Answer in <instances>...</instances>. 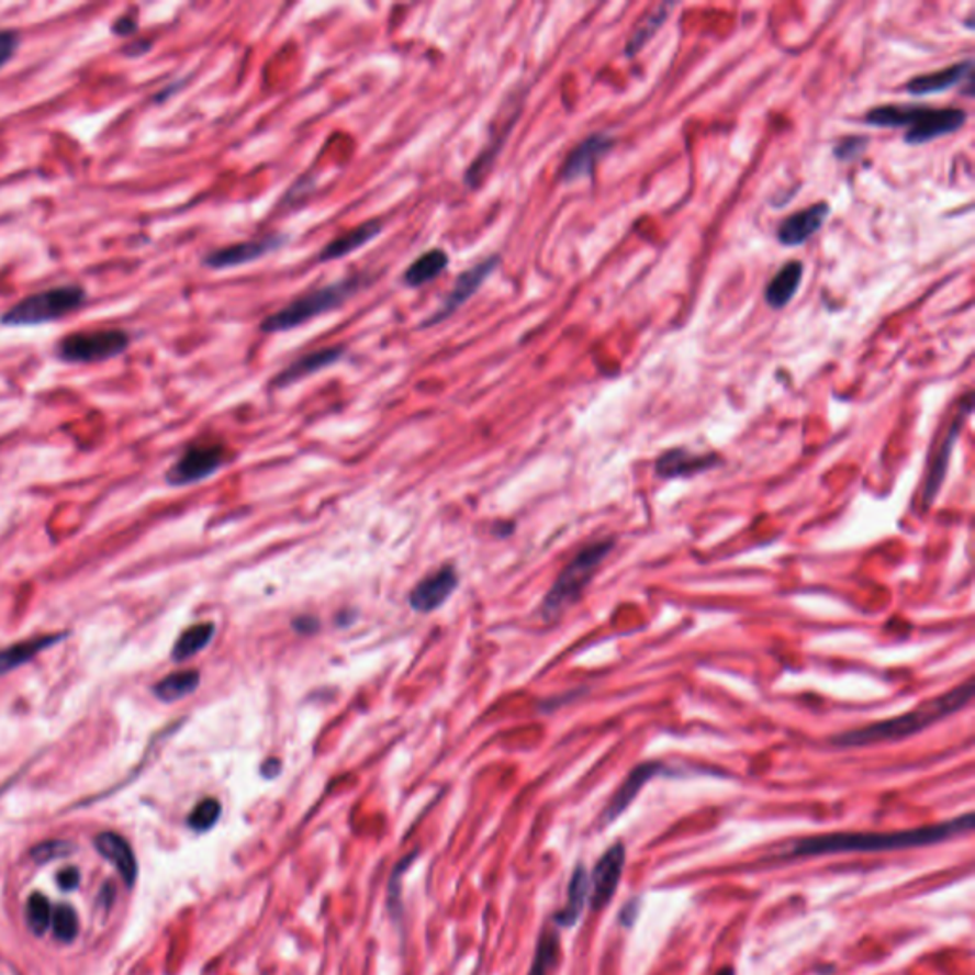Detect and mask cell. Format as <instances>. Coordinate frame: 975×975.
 Returning a JSON list of instances; mask_svg holds the SVG:
<instances>
[{
  "label": "cell",
  "mask_w": 975,
  "mask_h": 975,
  "mask_svg": "<svg viewBox=\"0 0 975 975\" xmlns=\"http://www.w3.org/2000/svg\"><path fill=\"white\" fill-rule=\"evenodd\" d=\"M130 347L124 330L75 332L58 344V357L67 365H96L121 357Z\"/></svg>",
  "instance_id": "obj_7"
},
{
  "label": "cell",
  "mask_w": 975,
  "mask_h": 975,
  "mask_svg": "<svg viewBox=\"0 0 975 975\" xmlns=\"http://www.w3.org/2000/svg\"><path fill=\"white\" fill-rule=\"evenodd\" d=\"M972 69L974 64L972 59L961 61V64L951 65L941 71L930 72V75H920L909 80L905 88L912 96H924V93L945 92L949 88L959 87L962 80L972 79Z\"/></svg>",
  "instance_id": "obj_20"
},
{
  "label": "cell",
  "mask_w": 975,
  "mask_h": 975,
  "mask_svg": "<svg viewBox=\"0 0 975 975\" xmlns=\"http://www.w3.org/2000/svg\"><path fill=\"white\" fill-rule=\"evenodd\" d=\"M295 632H300V635H315L318 631V627H321V621L313 616H302L295 617L294 624Z\"/></svg>",
  "instance_id": "obj_37"
},
{
  "label": "cell",
  "mask_w": 975,
  "mask_h": 975,
  "mask_svg": "<svg viewBox=\"0 0 975 975\" xmlns=\"http://www.w3.org/2000/svg\"><path fill=\"white\" fill-rule=\"evenodd\" d=\"M25 917H27V926L35 935H43L48 926L52 924V907L46 897L41 894H33L25 907Z\"/></svg>",
  "instance_id": "obj_30"
},
{
  "label": "cell",
  "mask_w": 975,
  "mask_h": 975,
  "mask_svg": "<svg viewBox=\"0 0 975 975\" xmlns=\"http://www.w3.org/2000/svg\"><path fill=\"white\" fill-rule=\"evenodd\" d=\"M345 351L341 347H328L321 351L307 352L292 365L284 368L273 380V388L284 389L294 385L298 381L305 380L313 373H318L324 368H330L344 359Z\"/></svg>",
  "instance_id": "obj_18"
},
{
  "label": "cell",
  "mask_w": 975,
  "mask_h": 975,
  "mask_svg": "<svg viewBox=\"0 0 975 975\" xmlns=\"http://www.w3.org/2000/svg\"><path fill=\"white\" fill-rule=\"evenodd\" d=\"M225 453L227 452L222 445L191 446L170 467V471L166 473V482L170 486H187V484L204 481L222 469L225 463Z\"/></svg>",
  "instance_id": "obj_8"
},
{
  "label": "cell",
  "mask_w": 975,
  "mask_h": 975,
  "mask_svg": "<svg viewBox=\"0 0 975 975\" xmlns=\"http://www.w3.org/2000/svg\"><path fill=\"white\" fill-rule=\"evenodd\" d=\"M867 145L868 139L865 136H847L832 147V153H834V158H839L842 162H852L863 155Z\"/></svg>",
  "instance_id": "obj_33"
},
{
  "label": "cell",
  "mask_w": 975,
  "mask_h": 975,
  "mask_svg": "<svg viewBox=\"0 0 975 975\" xmlns=\"http://www.w3.org/2000/svg\"><path fill=\"white\" fill-rule=\"evenodd\" d=\"M365 287V277L352 274L349 279L337 280L328 287L311 290L307 294L300 295L294 302L288 303L287 307L280 309L273 315L266 316L261 323V332L279 334V332L300 328L316 316L326 315V313L341 307L345 302H349L352 295L359 292L360 288Z\"/></svg>",
  "instance_id": "obj_4"
},
{
  "label": "cell",
  "mask_w": 975,
  "mask_h": 975,
  "mask_svg": "<svg viewBox=\"0 0 975 975\" xmlns=\"http://www.w3.org/2000/svg\"><path fill=\"white\" fill-rule=\"evenodd\" d=\"M972 697H974V679H968L959 686H954L953 690H949L946 694L933 697L930 702L918 705L917 709L904 713L899 717L861 726L855 730L842 731L831 739V743L837 747H868L901 741V739L917 736L920 731L928 730L930 726L938 725L943 718L959 713L962 707H966L972 702Z\"/></svg>",
  "instance_id": "obj_2"
},
{
  "label": "cell",
  "mask_w": 975,
  "mask_h": 975,
  "mask_svg": "<svg viewBox=\"0 0 975 975\" xmlns=\"http://www.w3.org/2000/svg\"><path fill=\"white\" fill-rule=\"evenodd\" d=\"M718 975H733V970L725 968V970H722V972H720V974H718Z\"/></svg>",
  "instance_id": "obj_41"
},
{
  "label": "cell",
  "mask_w": 975,
  "mask_h": 975,
  "mask_svg": "<svg viewBox=\"0 0 975 975\" xmlns=\"http://www.w3.org/2000/svg\"><path fill=\"white\" fill-rule=\"evenodd\" d=\"M589 892H591V883H589L587 871L583 865H578L568 886V901L557 915H554V924L559 928H574L580 922L583 909L589 901Z\"/></svg>",
  "instance_id": "obj_23"
},
{
  "label": "cell",
  "mask_w": 975,
  "mask_h": 975,
  "mask_svg": "<svg viewBox=\"0 0 975 975\" xmlns=\"http://www.w3.org/2000/svg\"><path fill=\"white\" fill-rule=\"evenodd\" d=\"M380 233L381 222H378V220L362 223L359 227L344 233L341 237L334 238L330 244H326L324 250L318 254V261L326 264V261H334V259L349 256V254L359 250V248L366 246L373 238L380 237Z\"/></svg>",
  "instance_id": "obj_22"
},
{
  "label": "cell",
  "mask_w": 975,
  "mask_h": 975,
  "mask_svg": "<svg viewBox=\"0 0 975 975\" xmlns=\"http://www.w3.org/2000/svg\"><path fill=\"white\" fill-rule=\"evenodd\" d=\"M18 44H20V35L15 31H0V69L14 58Z\"/></svg>",
  "instance_id": "obj_34"
},
{
  "label": "cell",
  "mask_w": 975,
  "mask_h": 975,
  "mask_svg": "<svg viewBox=\"0 0 975 975\" xmlns=\"http://www.w3.org/2000/svg\"><path fill=\"white\" fill-rule=\"evenodd\" d=\"M459 578L456 568L442 567L435 574L419 581L410 593V606L419 614H429L440 608L452 596L458 587Z\"/></svg>",
  "instance_id": "obj_13"
},
{
  "label": "cell",
  "mask_w": 975,
  "mask_h": 975,
  "mask_svg": "<svg viewBox=\"0 0 975 975\" xmlns=\"http://www.w3.org/2000/svg\"><path fill=\"white\" fill-rule=\"evenodd\" d=\"M215 635V625L212 621L197 624L181 632L172 648V660L178 663L191 660L197 653H201L212 642Z\"/></svg>",
  "instance_id": "obj_27"
},
{
  "label": "cell",
  "mask_w": 975,
  "mask_h": 975,
  "mask_svg": "<svg viewBox=\"0 0 975 975\" xmlns=\"http://www.w3.org/2000/svg\"><path fill=\"white\" fill-rule=\"evenodd\" d=\"M137 18L134 15H121L116 22L111 25V33L116 36L134 35L137 31Z\"/></svg>",
  "instance_id": "obj_35"
},
{
  "label": "cell",
  "mask_w": 975,
  "mask_h": 975,
  "mask_svg": "<svg viewBox=\"0 0 975 975\" xmlns=\"http://www.w3.org/2000/svg\"><path fill=\"white\" fill-rule=\"evenodd\" d=\"M448 266H450V258L446 256L445 250L425 251L406 269L404 282L410 288L425 287V284H429L430 280L445 273Z\"/></svg>",
  "instance_id": "obj_26"
},
{
  "label": "cell",
  "mask_w": 975,
  "mask_h": 975,
  "mask_svg": "<svg viewBox=\"0 0 975 975\" xmlns=\"http://www.w3.org/2000/svg\"><path fill=\"white\" fill-rule=\"evenodd\" d=\"M88 295L80 287H58L44 290L38 294L23 298L0 316L2 326H41L56 323L64 316L71 315L87 303Z\"/></svg>",
  "instance_id": "obj_6"
},
{
  "label": "cell",
  "mask_w": 975,
  "mask_h": 975,
  "mask_svg": "<svg viewBox=\"0 0 975 975\" xmlns=\"http://www.w3.org/2000/svg\"><path fill=\"white\" fill-rule=\"evenodd\" d=\"M663 772H665V766L661 762H645V764L632 767L631 774L625 777V782L617 787L616 793L609 798V803L606 804L603 816H601V823H614L635 803V798L639 796L640 791L645 789L646 783L650 782L655 775L663 774Z\"/></svg>",
  "instance_id": "obj_15"
},
{
  "label": "cell",
  "mask_w": 975,
  "mask_h": 975,
  "mask_svg": "<svg viewBox=\"0 0 975 975\" xmlns=\"http://www.w3.org/2000/svg\"><path fill=\"white\" fill-rule=\"evenodd\" d=\"M829 214H831V206L827 202H816L808 209L798 210L796 214L783 220L782 225L777 227L780 243L783 246H800L823 227Z\"/></svg>",
  "instance_id": "obj_16"
},
{
  "label": "cell",
  "mask_w": 975,
  "mask_h": 975,
  "mask_svg": "<svg viewBox=\"0 0 975 975\" xmlns=\"http://www.w3.org/2000/svg\"><path fill=\"white\" fill-rule=\"evenodd\" d=\"M199 686H201V673L194 669H186V671L168 674L162 681H158L153 686V694L158 702L176 703L194 694Z\"/></svg>",
  "instance_id": "obj_25"
},
{
  "label": "cell",
  "mask_w": 975,
  "mask_h": 975,
  "mask_svg": "<svg viewBox=\"0 0 975 975\" xmlns=\"http://www.w3.org/2000/svg\"><path fill=\"white\" fill-rule=\"evenodd\" d=\"M637 912H639V901L637 899H632L631 904L625 905L624 911H621V917H629L627 920V926L635 924V918H637Z\"/></svg>",
  "instance_id": "obj_40"
},
{
  "label": "cell",
  "mask_w": 975,
  "mask_h": 975,
  "mask_svg": "<svg viewBox=\"0 0 975 975\" xmlns=\"http://www.w3.org/2000/svg\"><path fill=\"white\" fill-rule=\"evenodd\" d=\"M497 266H500V256H490V258L482 259L481 264H477L459 274L450 294L446 295L445 302L440 303V307L429 318H425L422 328L437 326V324L445 323L446 318H450L461 305H466L481 290L482 284L490 279V274L494 273Z\"/></svg>",
  "instance_id": "obj_9"
},
{
  "label": "cell",
  "mask_w": 975,
  "mask_h": 975,
  "mask_svg": "<svg viewBox=\"0 0 975 975\" xmlns=\"http://www.w3.org/2000/svg\"><path fill=\"white\" fill-rule=\"evenodd\" d=\"M153 43L149 38H139V41H134V43L126 44L124 46V51L122 54L126 56V58H142L145 56L147 52H152Z\"/></svg>",
  "instance_id": "obj_36"
},
{
  "label": "cell",
  "mask_w": 975,
  "mask_h": 975,
  "mask_svg": "<svg viewBox=\"0 0 975 975\" xmlns=\"http://www.w3.org/2000/svg\"><path fill=\"white\" fill-rule=\"evenodd\" d=\"M968 113L959 108H924V105H881L865 115L868 126L899 128L905 126V144L922 145L935 137L949 136L964 126Z\"/></svg>",
  "instance_id": "obj_3"
},
{
  "label": "cell",
  "mask_w": 975,
  "mask_h": 975,
  "mask_svg": "<svg viewBox=\"0 0 975 975\" xmlns=\"http://www.w3.org/2000/svg\"><path fill=\"white\" fill-rule=\"evenodd\" d=\"M287 237L284 235H269V237L259 238V240H248V243L231 244L225 248L210 251L202 259L204 266L215 271L222 269H233V267L246 266L251 261H258L271 251L279 250L280 246H284Z\"/></svg>",
  "instance_id": "obj_11"
},
{
  "label": "cell",
  "mask_w": 975,
  "mask_h": 975,
  "mask_svg": "<svg viewBox=\"0 0 975 975\" xmlns=\"http://www.w3.org/2000/svg\"><path fill=\"white\" fill-rule=\"evenodd\" d=\"M80 875L77 868H65L58 876L59 888L72 889L79 886Z\"/></svg>",
  "instance_id": "obj_38"
},
{
  "label": "cell",
  "mask_w": 975,
  "mask_h": 975,
  "mask_svg": "<svg viewBox=\"0 0 975 975\" xmlns=\"http://www.w3.org/2000/svg\"><path fill=\"white\" fill-rule=\"evenodd\" d=\"M220 816H222V804L217 803L215 798H204V800L197 804L194 810L189 814L187 823H189V827H191L193 831H210V829L217 823Z\"/></svg>",
  "instance_id": "obj_31"
},
{
  "label": "cell",
  "mask_w": 975,
  "mask_h": 975,
  "mask_svg": "<svg viewBox=\"0 0 975 975\" xmlns=\"http://www.w3.org/2000/svg\"><path fill=\"white\" fill-rule=\"evenodd\" d=\"M970 412H972V395L966 396V401L962 402L961 410H959V414L954 416L953 424L949 425V430H946L945 438H943V442H941L940 450H938L935 458H933L932 463H930L928 477H926L924 482V492H922L924 507L932 505L935 495L940 494L941 484L945 481L949 459H951V453H953L954 442H956L959 433H961L962 425L966 422V417L970 416Z\"/></svg>",
  "instance_id": "obj_12"
},
{
  "label": "cell",
  "mask_w": 975,
  "mask_h": 975,
  "mask_svg": "<svg viewBox=\"0 0 975 975\" xmlns=\"http://www.w3.org/2000/svg\"><path fill=\"white\" fill-rule=\"evenodd\" d=\"M559 933L547 928L546 932L541 933V938H539L538 949H536V954H534V962H531L530 974L528 975L551 974V970L554 968V964L559 961Z\"/></svg>",
  "instance_id": "obj_29"
},
{
  "label": "cell",
  "mask_w": 975,
  "mask_h": 975,
  "mask_svg": "<svg viewBox=\"0 0 975 975\" xmlns=\"http://www.w3.org/2000/svg\"><path fill=\"white\" fill-rule=\"evenodd\" d=\"M614 147V137L608 134H593L585 137L580 145H575L572 153L568 155L562 170H560V180L572 183V181L589 178L598 160Z\"/></svg>",
  "instance_id": "obj_14"
},
{
  "label": "cell",
  "mask_w": 975,
  "mask_h": 975,
  "mask_svg": "<svg viewBox=\"0 0 975 975\" xmlns=\"http://www.w3.org/2000/svg\"><path fill=\"white\" fill-rule=\"evenodd\" d=\"M972 829H974V814L968 811L961 818L951 819L945 823L926 825L905 831L832 832V834L800 839L793 842L783 855L798 860V858H818L831 853L896 852L909 848L935 847L959 834H966Z\"/></svg>",
  "instance_id": "obj_1"
},
{
  "label": "cell",
  "mask_w": 975,
  "mask_h": 975,
  "mask_svg": "<svg viewBox=\"0 0 975 975\" xmlns=\"http://www.w3.org/2000/svg\"><path fill=\"white\" fill-rule=\"evenodd\" d=\"M69 632H54V635H38L33 639L22 640L15 645L0 650V676L12 673L15 669L23 668L25 663L35 660L36 655L51 650L52 646L64 642Z\"/></svg>",
  "instance_id": "obj_19"
},
{
  "label": "cell",
  "mask_w": 975,
  "mask_h": 975,
  "mask_svg": "<svg viewBox=\"0 0 975 975\" xmlns=\"http://www.w3.org/2000/svg\"><path fill=\"white\" fill-rule=\"evenodd\" d=\"M720 463L717 453H692L684 448H673L661 453L655 461V473L661 479H679V477H696Z\"/></svg>",
  "instance_id": "obj_17"
},
{
  "label": "cell",
  "mask_w": 975,
  "mask_h": 975,
  "mask_svg": "<svg viewBox=\"0 0 975 975\" xmlns=\"http://www.w3.org/2000/svg\"><path fill=\"white\" fill-rule=\"evenodd\" d=\"M673 2H663V4H658V7L653 8L650 14L646 15L640 20L639 25H637V30L632 33L631 38H629V43L625 46V54L631 58L635 56L637 52L642 51L645 48V44L652 38L658 30H660L663 23L668 22L669 14H671V10H673Z\"/></svg>",
  "instance_id": "obj_28"
},
{
  "label": "cell",
  "mask_w": 975,
  "mask_h": 975,
  "mask_svg": "<svg viewBox=\"0 0 975 975\" xmlns=\"http://www.w3.org/2000/svg\"><path fill=\"white\" fill-rule=\"evenodd\" d=\"M625 858H627L625 847L621 842H617L603 853L601 860L596 861L593 875L589 876V883H591L589 904H591L593 911H603L604 907L616 896L621 876H624Z\"/></svg>",
  "instance_id": "obj_10"
},
{
  "label": "cell",
  "mask_w": 975,
  "mask_h": 975,
  "mask_svg": "<svg viewBox=\"0 0 975 975\" xmlns=\"http://www.w3.org/2000/svg\"><path fill=\"white\" fill-rule=\"evenodd\" d=\"M52 928H54L56 940L71 943L79 933L77 912L72 911V907L69 905H59L58 909L52 912Z\"/></svg>",
  "instance_id": "obj_32"
},
{
  "label": "cell",
  "mask_w": 975,
  "mask_h": 975,
  "mask_svg": "<svg viewBox=\"0 0 975 975\" xmlns=\"http://www.w3.org/2000/svg\"><path fill=\"white\" fill-rule=\"evenodd\" d=\"M804 266L800 261H789L775 273L766 288V302L770 307L783 309L795 298L803 282Z\"/></svg>",
  "instance_id": "obj_24"
},
{
  "label": "cell",
  "mask_w": 975,
  "mask_h": 975,
  "mask_svg": "<svg viewBox=\"0 0 975 975\" xmlns=\"http://www.w3.org/2000/svg\"><path fill=\"white\" fill-rule=\"evenodd\" d=\"M96 848H98V852L105 860L111 861L115 865L116 871L124 878V883L128 884V886L136 883V858H134V852H132V848H130L126 840L119 837L116 832H101V834H98V839H96Z\"/></svg>",
  "instance_id": "obj_21"
},
{
  "label": "cell",
  "mask_w": 975,
  "mask_h": 975,
  "mask_svg": "<svg viewBox=\"0 0 975 975\" xmlns=\"http://www.w3.org/2000/svg\"><path fill=\"white\" fill-rule=\"evenodd\" d=\"M280 770H282V764H280L279 759H269V761L261 764V775L267 777V780H274L280 774Z\"/></svg>",
  "instance_id": "obj_39"
},
{
  "label": "cell",
  "mask_w": 975,
  "mask_h": 975,
  "mask_svg": "<svg viewBox=\"0 0 975 975\" xmlns=\"http://www.w3.org/2000/svg\"><path fill=\"white\" fill-rule=\"evenodd\" d=\"M614 546H616L614 539H601V541L583 547L574 559L568 562L557 581L552 583V587L547 591L546 598L541 603V616L546 621L557 619L562 612H567L572 604L580 601L583 591L593 581L598 568Z\"/></svg>",
  "instance_id": "obj_5"
}]
</instances>
